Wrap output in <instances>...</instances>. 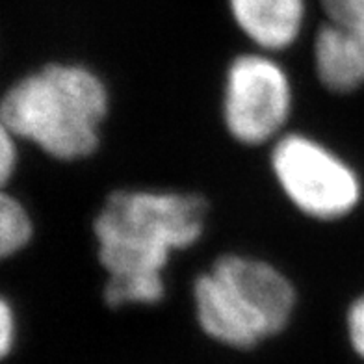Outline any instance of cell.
<instances>
[{
    "instance_id": "ba28073f",
    "label": "cell",
    "mask_w": 364,
    "mask_h": 364,
    "mask_svg": "<svg viewBox=\"0 0 364 364\" xmlns=\"http://www.w3.org/2000/svg\"><path fill=\"white\" fill-rule=\"evenodd\" d=\"M32 238V221L17 199L0 190V260L17 253Z\"/></svg>"
},
{
    "instance_id": "3957f363",
    "label": "cell",
    "mask_w": 364,
    "mask_h": 364,
    "mask_svg": "<svg viewBox=\"0 0 364 364\" xmlns=\"http://www.w3.org/2000/svg\"><path fill=\"white\" fill-rule=\"evenodd\" d=\"M197 320L206 335L250 350L287 327L296 290L268 262L225 255L193 284Z\"/></svg>"
},
{
    "instance_id": "7a4b0ae2",
    "label": "cell",
    "mask_w": 364,
    "mask_h": 364,
    "mask_svg": "<svg viewBox=\"0 0 364 364\" xmlns=\"http://www.w3.org/2000/svg\"><path fill=\"white\" fill-rule=\"evenodd\" d=\"M106 114L108 91L82 65H47L17 82L0 102V117L15 136L60 160L95 153Z\"/></svg>"
},
{
    "instance_id": "7c38bea8",
    "label": "cell",
    "mask_w": 364,
    "mask_h": 364,
    "mask_svg": "<svg viewBox=\"0 0 364 364\" xmlns=\"http://www.w3.org/2000/svg\"><path fill=\"white\" fill-rule=\"evenodd\" d=\"M15 336L14 312L8 303L0 297V359L10 353Z\"/></svg>"
},
{
    "instance_id": "6da1fadb",
    "label": "cell",
    "mask_w": 364,
    "mask_h": 364,
    "mask_svg": "<svg viewBox=\"0 0 364 364\" xmlns=\"http://www.w3.org/2000/svg\"><path fill=\"white\" fill-rule=\"evenodd\" d=\"M205 214L206 201L193 193H112L93 221L99 260L108 272L105 301L112 309L159 303L169 255L201 238Z\"/></svg>"
},
{
    "instance_id": "8992f818",
    "label": "cell",
    "mask_w": 364,
    "mask_h": 364,
    "mask_svg": "<svg viewBox=\"0 0 364 364\" xmlns=\"http://www.w3.org/2000/svg\"><path fill=\"white\" fill-rule=\"evenodd\" d=\"M236 24L266 50L290 47L301 32L305 0H229Z\"/></svg>"
},
{
    "instance_id": "277c9868",
    "label": "cell",
    "mask_w": 364,
    "mask_h": 364,
    "mask_svg": "<svg viewBox=\"0 0 364 364\" xmlns=\"http://www.w3.org/2000/svg\"><path fill=\"white\" fill-rule=\"evenodd\" d=\"M272 168L288 199L316 220H338L360 199V182L353 169L318 141L288 134L272 153Z\"/></svg>"
},
{
    "instance_id": "8fae6325",
    "label": "cell",
    "mask_w": 364,
    "mask_h": 364,
    "mask_svg": "<svg viewBox=\"0 0 364 364\" xmlns=\"http://www.w3.org/2000/svg\"><path fill=\"white\" fill-rule=\"evenodd\" d=\"M348 335L353 350L364 359V296L359 297L348 312Z\"/></svg>"
},
{
    "instance_id": "30bf717a",
    "label": "cell",
    "mask_w": 364,
    "mask_h": 364,
    "mask_svg": "<svg viewBox=\"0 0 364 364\" xmlns=\"http://www.w3.org/2000/svg\"><path fill=\"white\" fill-rule=\"evenodd\" d=\"M15 134L0 117V190L8 184L17 164V149L14 141Z\"/></svg>"
},
{
    "instance_id": "5b68a950",
    "label": "cell",
    "mask_w": 364,
    "mask_h": 364,
    "mask_svg": "<svg viewBox=\"0 0 364 364\" xmlns=\"http://www.w3.org/2000/svg\"><path fill=\"white\" fill-rule=\"evenodd\" d=\"M292 108V87L281 65L260 54H244L227 71L223 117L230 136L260 145L283 129Z\"/></svg>"
},
{
    "instance_id": "9c48e42d",
    "label": "cell",
    "mask_w": 364,
    "mask_h": 364,
    "mask_svg": "<svg viewBox=\"0 0 364 364\" xmlns=\"http://www.w3.org/2000/svg\"><path fill=\"white\" fill-rule=\"evenodd\" d=\"M331 24L364 39V0H321Z\"/></svg>"
},
{
    "instance_id": "52a82bcc",
    "label": "cell",
    "mask_w": 364,
    "mask_h": 364,
    "mask_svg": "<svg viewBox=\"0 0 364 364\" xmlns=\"http://www.w3.org/2000/svg\"><path fill=\"white\" fill-rule=\"evenodd\" d=\"M314 60L327 90L350 93L364 86V39L326 23L314 41Z\"/></svg>"
}]
</instances>
